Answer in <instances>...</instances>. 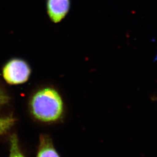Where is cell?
<instances>
[{"mask_svg": "<svg viewBox=\"0 0 157 157\" xmlns=\"http://www.w3.org/2000/svg\"><path fill=\"white\" fill-rule=\"evenodd\" d=\"M32 115L41 122H53L59 120L63 113V101L60 94L51 87L39 89L30 101Z\"/></svg>", "mask_w": 157, "mask_h": 157, "instance_id": "cell-1", "label": "cell"}, {"mask_svg": "<svg viewBox=\"0 0 157 157\" xmlns=\"http://www.w3.org/2000/svg\"><path fill=\"white\" fill-rule=\"evenodd\" d=\"M31 74L30 67L23 59H13L5 65L3 76L7 83L11 85L21 84L29 79Z\"/></svg>", "mask_w": 157, "mask_h": 157, "instance_id": "cell-2", "label": "cell"}, {"mask_svg": "<svg viewBox=\"0 0 157 157\" xmlns=\"http://www.w3.org/2000/svg\"><path fill=\"white\" fill-rule=\"evenodd\" d=\"M71 7L70 0H47V13L53 23H59L67 16Z\"/></svg>", "mask_w": 157, "mask_h": 157, "instance_id": "cell-3", "label": "cell"}, {"mask_svg": "<svg viewBox=\"0 0 157 157\" xmlns=\"http://www.w3.org/2000/svg\"><path fill=\"white\" fill-rule=\"evenodd\" d=\"M36 157H60L48 136H40Z\"/></svg>", "mask_w": 157, "mask_h": 157, "instance_id": "cell-4", "label": "cell"}, {"mask_svg": "<svg viewBox=\"0 0 157 157\" xmlns=\"http://www.w3.org/2000/svg\"><path fill=\"white\" fill-rule=\"evenodd\" d=\"M9 157H25L20 151L17 135H12L10 138V153Z\"/></svg>", "mask_w": 157, "mask_h": 157, "instance_id": "cell-5", "label": "cell"}, {"mask_svg": "<svg viewBox=\"0 0 157 157\" xmlns=\"http://www.w3.org/2000/svg\"><path fill=\"white\" fill-rule=\"evenodd\" d=\"M15 119L11 117L0 118V135L6 133L15 123Z\"/></svg>", "mask_w": 157, "mask_h": 157, "instance_id": "cell-6", "label": "cell"}, {"mask_svg": "<svg viewBox=\"0 0 157 157\" xmlns=\"http://www.w3.org/2000/svg\"><path fill=\"white\" fill-rule=\"evenodd\" d=\"M8 101L7 96L0 89V104H4Z\"/></svg>", "mask_w": 157, "mask_h": 157, "instance_id": "cell-7", "label": "cell"}]
</instances>
